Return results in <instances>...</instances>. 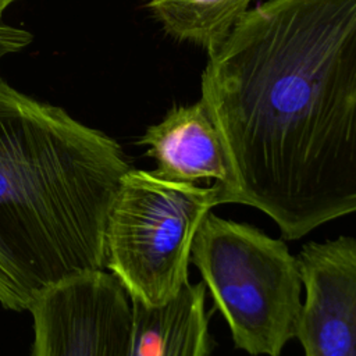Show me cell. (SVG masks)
I'll use <instances>...</instances> for the list:
<instances>
[{"mask_svg": "<svg viewBox=\"0 0 356 356\" xmlns=\"http://www.w3.org/2000/svg\"><path fill=\"white\" fill-rule=\"evenodd\" d=\"M191 261L238 349L280 356L296 338L303 282L298 259L282 241L210 211L195 234Z\"/></svg>", "mask_w": 356, "mask_h": 356, "instance_id": "3", "label": "cell"}, {"mask_svg": "<svg viewBox=\"0 0 356 356\" xmlns=\"http://www.w3.org/2000/svg\"><path fill=\"white\" fill-rule=\"evenodd\" d=\"M206 286L186 284L161 306L132 302L129 356H210Z\"/></svg>", "mask_w": 356, "mask_h": 356, "instance_id": "7", "label": "cell"}, {"mask_svg": "<svg viewBox=\"0 0 356 356\" xmlns=\"http://www.w3.org/2000/svg\"><path fill=\"white\" fill-rule=\"evenodd\" d=\"M10 6V0H0V15L6 7ZM32 42V35L21 28L0 24V60L10 54L21 50Z\"/></svg>", "mask_w": 356, "mask_h": 356, "instance_id": "9", "label": "cell"}, {"mask_svg": "<svg viewBox=\"0 0 356 356\" xmlns=\"http://www.w3.org/2000/svg\"><path fill=\"white\" fill-rule=\"evenodd\" d=\"M252 0H147V7L171 36L217 49L248 11Z\"/></svg>", "mask_w": 356, "mask_h": 356, "instance_id": "8", "label": "cell"}, {"mask_svg": "<svg viewBox=\"0 0 356 356\" xmlns=\"http://www.w3.org/2000/svg\"><path fill=\"white\" fill-rule=\"evenodd\" d=\"M31 356H129L132 302L104 270L65 281L29 307Z\"/></svg>", "mask_w": 356, "mask_h": 356, "instance_id": "5", "label": "cell"}, {"mask_svg": "<svg viewBox=\"0 0 356 356\" xmlns=\"http://www.w3.org/2000/svg\"><path fill=\"white\" fill-rule=\"evenodd\" d=\"M121 146L0 76V305L106 268V227L124 174Z\"/></svg>", "mask_w": 356, "mask_h": 356, "instance_id": "2", "label": "cell"}, {"mask_svg": "<svg viewBox=\"0 0 356 356\" xmlns=\"http://www.w3.org/2000/svg\"><path fill=\"white\" fill-rule=\"evenodd\" d=\"M228 150L235 203L285 239L356 213V0L248 10L202 74Z\"/></svg>", "mask_w": 356, "mask_h": 356, "instance_id": "1", "label": "cell"}, {"mask_svg": "<svg viewBox=\"0 0 356 356\" xmlns=\"http://www.w3.org/2000/svg\"><path fill=\"white\" fill-rule=\"evenodd\" d=\"M139 145L147 147L146 156L156 161L153 172L160 178L184 184L213 181L222 188L225 203H235L232 163L202 99L171 108L146 129Z\"/></svg>", "mask_w": 356, "mask_h": 356, "instance_id": "6", "label": "cell"}, {"mask_svg": "<svg viewBox=\"0 0 356 356\" xmlns=\"http://www.w3.org/2000/svg\"><path fill=\"white\" fill-rule=\"evenodd\" d=\"M225 204L218 184L199 186L129 168L106 227V268L131 300L161 306L189 282L195 234L213 207Z\"/></svg>", "mask_w": 356, "mask_h": 356, "instance_id": "4", "label": "cell"}]
</instances>
